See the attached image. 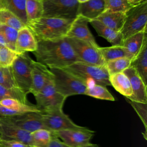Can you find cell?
<instances>
[{"instance_id": "cell-1", "label": "cell", "mask_w": 147, "mask_h": 147, "mask_svg": "<svg viewBox=\"0 0 147 147\" xmlns=\"http://www.w3.org/2000/svg\"><path fill=\"white\" fill-rule=\"evenodd\" d=\"M33 53L37 62L49 68H65L81 61L65 37L55 40L38 41L37 49Z\"/></svg>"}, {"instance_id": "cell-2", "label": "cell", "mask_w": 147, "mask_h": 147, "mask_svg": "<svg viewBox=\"0 0 147 147\" xmlns=\"http://www.w3.org/2000/svg\"><path fill=\"white\" fill-rule=\"evenodd\" d=\"M74 20L42 17L28 22L26 26L37 41L63 38L70 29Z\"/></svg>"}, {"instance_id": "cell-3", "label": "cell", "mask_w": 147, "mask_h": 147, "mask_svg": "<svg viewBox=\"0 0 147 147\" xmlns=\"http://www.w3.org/2000/svg\"><path fill=\"white\" fill-rule=\"evenodd\" d=\"M63 68L80 79L87 87L95 84L105 87L111 86L105 65H96L79 61Z\"/></svg>"}, {"instance_id": "cell-4", "label": "cell", "mask_w": 147, "mask_h": 147, "mask_svg": "<svg viewBox=\"0 0 147 147\" xmlns=\"http://www.w3.org/2000/svg\"><path fill=\"white\" fill-rule=\"evenodd\" d=\"M53 75V83L56 90L67 98L84 94L87 86L78 78L63 68L49 69Z\"/></svg>"}, {"instance_id": "cell-5", "label": "cell", "mask_w": 147, "mask_h": 147, "mask_svg": "<svg viewBox=\"0 0 147 147\" xmlns=\"http://www.w3.org/2000/svg\"><path fill=\"white\" fill-rule=\"evenodd\" d=\"M147 2L133 6L126 12V18L121 30L123 40L142 31H146Z\"/></svg>"}, {"instance_id": "cell-6", "label": "cell", "mask_w": 147, "mask_h": 147, "mask_svg": "<svg viewBox=\"0 0 147 147\" xmlns=\"http://www.w3.org/2000/svg\"><path fill=\"white\" fill-rule=\"evenodd\" d=\"M33 60L26 53L17 56L10 66L16 84L26 95L30 93L32 87V63Z\"/></svg>"}, {"instance_id": "cell-7", "label": "cell", "mask_w": 147, "mask_h": 147, "mask_svg": "<svg viewBox=\"0 0 147 147\" xmlns=\"http://www.w3.org/2000/svg\"><path fill=\"white\" fill-rule=\"evenodd\" d=\"M44 17L74 20L79 3L77 0H42Z\"/></svg>"}, {"instance_id": "cell-8", "label": "cell", "mask_w": 147, "mask_h": 147, "mask_svg": "<svg viewBox=\"0 0 147 147\" xmlns=\"http://www.w3.org/2000/svg\"><path fill=\"white\" fill-rule=\"evenodd\" d=\"M42 123L46 129L51 131L63 130L89 131L90 129L75 124L64 113L63 109L51 110L42 113Z\"/></svg>"}, {"instance_id": "cell-9", "label": "cell", "mask_w": 147, "mask_h": 147, "mask_svg": "<svg viewBox=\"0 0 147 147\" xmlns=\"http://www.w3.org/2000/svg\"><path fill=\"white\" fill-rule=\"evenodd\" d=\"M65 38L82 62L96 65H105L99 46L96 47L89 42L73 37Z\"/></svg>"}, {"instance_id": "cell-10", "label": "cell", "mask_w": 147, "mask_h": 147, "mask_svg": "<svg viewBox=\"0 0 147 147\" xmlns=\"http://www.w3.org/2000/svg\"><path fill=\"white\" fill-rule=\"evenodd\" d=\"M34 96L36 101V106L43 113L63 109L67 98L56 90L53 80L49 82Z\"/></svg>"}, {"instance_id": "cell-11", "label": "cell", "mask_w": 147, "mask_h": 147, "mask_svg": "<svg viewBox=\"0 0 147 147\" xmlns=\"http://www.w3.org/2000/svg\"><path fill=\"white\" fill-rule=\"evenodd\" d=\"M42 112H28L1 117L13 125L32 133L38 129H45L42 121Z\"/></svg>"}, {"instance_id": "cell-12", "label": "cell", "mask_w": 147, "mask_h": 147, "mask_svg": "<svg viewBox=\"0 0 147 147\" xmlns=\"http://www.w3.org/2000/svg\"><path fill=\"white\" fill-rule=\"evenodd\" d=\"M58 138L66 145L70 147H83L91 144L90 140L94 131L73 130H63L53 131Z\"/></svg>"}, {"instance_id": "cell-13", "label": "cell", "mask_w": 147, "mask_h": 147, "mask_svg": "<svg viewBox=\"0 0 147 147\" xmlns=\"http://www.w3.org/2000/svg\"><path fill=\"white\" fill-rule=\"evenodd\" d=\"M32 87L30 93L36 95L49 82L53 80V75L45 65L33 60L32 63Z\"/></svg>"}, {"instance_id": "cell-14", "label": "cell", "mask_w": 147, "mask_h": 147, "mask_svg": "<svg viewBox=\"0 0 147 147\" xmlns=\"http://www.w3.org/2000/svg\"><path fill=\"white\" fill-rule=\"evenodd\" d=\"M0 140H15L29 145L32 144L31 133L22 130L0 117Z\"/></svg>"}, {"instance_id": "cell-15", "label": "cell", "mask_w": 147, "mask_h": 147, "mask_svg": "<svg viewBox=\"0 0 147 147\" xmlns=\"http://www.w3.org/2000/svg\"><path fill=\"white\" fill-rule=\"evenodd\" d=\"M123 73L129 78L133 92L132 95L127 99L132 101L147 103L146 86L136 71L133 67H129L124 70Z\"/></svg>"}, {"instance_id": "cell-16", "label": "cell", "mask_w": 147, "mask_h": 147, "mask_svg": "<svg viewBox=\"0 0 147 147\" xmlns=\"http://www.w3.org/2000/svg\"><path fill=\"white\" fill-rule=\"evenodd\" d=\"M90 21L86 18L77 16L74 20L66 37L75 38L98 47L94 36L88 29L87 24Z\"/></svg>"}, {"instance_id": "cell-17", "label": "cell", "mask_w": 147, "mask_h": 147, "mask_svg": "<svg viewBox=\"0 0 147 147\" xmlns=\"http://www.w3.org/2000/svg\"><path fill=\"white\" fill-rule=\"evenodd\" d=\"M37 47V41L30 29L25 26L18 30L15 46V52L22 54L27 52H34Z\"/></svg>"}, {"instance_id": "cell-18", "label": "cell", "mask_w": 147, "mask_h": 147, "mask_svg": "<svg viewBox=\"0 0 147 147\" xmlns=\"http://www.w3.org/2000/svg\"><path fill=\"white\" fill-rule=\"evenodd\" d=\"M105 11V0H90L79 3L77 16L86 18L89 21L96 20Z\"/></svg>"}, {"instance_id": "cell-19", "label": "cell", "mask_w": 147, "mask_h": 147, "mask_svg": "<svg viewBox=\"0 0 147 147\" xmlns=\"http://www.w3.org/2000/svg\"><path fill=\"white\" fill-rule=\"evenodd\" d=\"M89 22L95 29L98 35L105 38L111 44L112 46L122 45L123 39L121 32H117L108 28L96 20L90 21Z\"/></svg>"}, {"instance_id": "cell-20", "label": "cell", "mask_w": 147, "mask_h": 147, "mask_svg": "<svg viewBox=\"0 0 147 147\" xmlns=\"http://www.w3.org/2000/svg\"><path fill=\"white\" fill-rule=\"evenodd\" d=\"M125 18L126 13L105 10L96 20L108 28L117 32H121Z\"/></svg>"}, {"instance_id": "cell-21", "label": "cell", "mask_w": 147, "mask_h": 147, "mask_svg": "<svg viewBox=\"0 0 147 147\" xmlns=\"http://www.w3.org/2000/svg\"><path fill=\"white\" fill-rule=\"evenodd\" d=\"M130 67L138 73L144 84L147 86V39H146L137 55L131 60Z\"/></svg>"}, {"instance_id": "cell-22", "label": "cell", "mask_w": 147, "mask_h": 147, "mask_svg": "<svg viewBox=\"0 0 147 147\" xmlns=\"http://www.w3.org/2000/svg\"><path fill=\"white\" fill-rule=\"evenodd\" d=\"M109 80L111 86L126 98L132 95L133 92L130 80L124 73L121 72L110 75Z\"/></svg>"}, {"instance_id": "cell-23", "label": "cell", "mask_w": 147, "mask_h": 147, "mask_svg": "<svg viewBox=\"0 0 147 147\" xmlns=\"http://www.w3.org/2000/svg\"><path fill=\"white\" fill-rule=\"evenodd\" d=\"M146 39V31L140 32L125 39L122 46L133 56L134 59L140 52Z\"/></svg>"}, {"instance_id": "cell-24", "label": "cell", "mask_w": 147, "mask_h": 147, "mask_svg": "<svg viewBox=\"0 0 147 147\" xmlns=\"http://www.w3.org/2000/svg\"><path fill=\"white\" fill-rule=\"evenodd\" d=\"M26 0H2V9L11 12L26 26Z\"/></svg>"}, {"instance_id": "cell-25", "label": "cell", "mask_w": 147, "mask_h": 147, "mask_svg": "<svg viewBox=\"0 0 147 147\" xmlns=\"http://www.w3.org/2000/svg\"><path fill=\"white\" fill-rule=\"evenodd\" d=\"M0 105L7 109L17 111L21 114L28 112H42V110L36 105H34L31 103L25 104L18 100L10 98L1 99L0 100Z\"/></svg>"}, {"instance_id": "cell-26", "label": "cell", "mask_w": 147, "mask_h": 147, "mask_svg": "<svg viewBox=\"0 0 147 147\" xmlns=\"http://www.w3.org/2000/svg\"><path fill=\"white\" fill-rule=\"evenodd\" d=\"M99 51L105 63L108 61L122 57H127L131 60L133 59V56L122 46L99 47Z\"/></svg>"}, {"instance_id": "cell-27", "label": "cell", "mask_w": 147, "mask_h": 147, "mask_svg": "<svg viewBox=\"0 0 147 147\" xmlns=\"http://www.w3.org/2000/svg\"><path fill=\"white\" fill-rule=\"evenodd\" d=\"M54 135L53 131L46 129H40L31 133L30 147H48Z\"/></svg>"}, {"instance_id": "cell-28", "label": "cell", "mask_w": 147, "mask_h": 147, "mask_svg": "<svg viewBox=\"0 0 147 147\" xmlns=\"http://www.w3.org/2000/svg\"><path fill=\"white\" fill-rule=\"evenodd\" d=\"M27 24L42 17V0H26L25 6Z\"/></svg>"}, {"instance_id": "cell-29", "label": "cell", "mask_w": 147, "mask_h": 147, "mask_svg": "<svg viewBox=\"0 0 147 147\" xmlns=\"http://www.w3.org/2000/svg\"><path fill=\"white\" fill-rule=\"evenodd\" d=\"M131 59L127 57L115 59L107 61L105 67L109 76L118 73L123 72L124 70L130 67Z\"/></svg>"}, {"instance_id": "cell-30", "label": "cell", "mask_w": 147, "mask_h": 147, "mask_svg": "<svg viewBox=\"0 0 147 147\" xmlns=\"http://www.w3.org/2000/svg\"><path fill=\"white\" fill-rule=\"evenodd\" d=\"M0 24L19 30L26 26L17 17L5 9H0Z\"/></svg>"}, {"instance_id": "cell-31", "label": "cell", "mask_w": 147, "mask_h": 147, "mask_svg": "<svg viewBox=\"0 0 147 147\" xmlns=\"http://www.w3.org/2000/svg\"><path fill=\"white\" fill-rule=\"evenodd\" d=\"M84 95L102 100L114 101V96L109 91L105 86L99 84H95L87 87Z\"/></svg>"}, {"instance_id": "cell-32", "label": "cell", "mask_w": 147, "mask_h": 147, "mask_svg": "<svg viewBox=\"0 0 147 147\" xmlns=\"http://www.w3.org/2000/svg\"><path fill=\"white\" fill-rule=\"evenodd\" d=\"M27 95L19 88H6L0 85V100L1 99L10 98L19 100L25 104H30L26 97Z\"/></svg>"}, {"instance_id": "cell-33", "label": "cell", "mask_w": 147, "mask_h": 147, "mask_svg": "<svg viewBox=\"0 0 147 147\" xmlns=\"http://www.w3.org/2000/svg\"><path fill=\"white\" fill-rule=\"evenodd\" d=\"M18 55L7 47L0 44V67H10Z\"/></svg>"}, {"instance_id": "cell-34", "label": "cell", "mask_w": 147, "mask_h": 147, "mask_svg": "<svg viewBox=\"0 0 147 147\" xmlns=\"http://www.w3.org/2000/svg\"><path fill=\"white\" fill-rule=\"evenodd\" d=\"M0 34H1L6 40L8 47L15 51L18 30L10 26L0 24Z\"/></svg>"}, {"instance_id": "cell-35", "label": "cell", "mask_w": 147, "mask_h": 147, "mask_svg": "<svg viewBox=\"0 0 147 147\" xmlns=\"http://www.w3.org/2000/svg\"><path fill=\"white\" fill-rule=\"evenodd\" d=\"M133 6L127 0H105V10L126 13Z\"/></svg>"}, {"instance_id": "cell-36", "label": "cell", "mask_w": 147, "mask_h": 147, "mask_svg": "<svg viewBox=\"0 0 147 147\" xmlns=\"http://www.w3.org/2000/svg\"><path fill=\"white\" fill-rule=\"evenodd\" d=\"M127 102L134 109L145 127V138H146V129H147V103L138 102L130 100L127 99Z\"/></svg>"}, {"instance_id": "cell-37", "label": "cell", "mask_w": 147, "mask_h": 147, "mask_svg": "<svg viewBox=\"0 0 147 147\" xmlns=\"http://www.w3.org/2000/svg\"><path fill=\"white\" fill-rule=\"evenodd\" d=\"M0 85L8 88L17 87L10 67H0Z\"/></svg>"}, {"instance_id": "cell-38", "label": "cell", "mask_w": 147, "mask_h": 147, "mask_svg": "<svg viewBox=\"0 0 147 147\" xmlns=\"http://www.w3.org/2000/svg\"><path fill=\"white\" fill-rule=\"evenodd\" d=\"M0 145L2 147H30L28 144L15 140H0Z\"/></svg>"}, {"instance_id": "cell-39", "label": "cell", "mask_w": 147, "mask_h": 147, "mask_svg": "<svg viewBox=\"0 0 147 147\" xmlns=\"http://www.w3.org/2000/svg\"><path fill=\"white\" fill-rule=\"evenodd\" d=\"M48 147H70L64 144L59 138L55 136V134Z\"/></svg>"}, {"instance_id": "cell-40", "label": "cell", "mask_w": 147, "mask_h": 147, "mask_svg": "<svg viewBox=\"0 0 147 147\" xmlns=\"http://www.w3.org/2000/svg\"><path fill=\"white\" fill-rule=\"evenodd\" d=\"M127 1L129 2V3H130L133 6H134L145 2H147V0H127Z\"/></svg>"}, {"instance_id": "cell-41", "label": "cell", "mask_w": 147, "mask_h": 147, "mask_svg": "<svg viewBox=\"0 0 147 147\" xmlns=\"http://www.w3.org/2000/svg\"><path fill=\"white\" fill-rule=\"evenodd\" d=\"M83 147H99L98 145L96 144H90L89 145H86L85 146H83Z\"/></svg>"}, {"instance_id": "cell-42", "label": "cell", "mask_w": 147, "mask_h": 147, "mask_svg": "<svg viewBox=\"0 0 147 147\" xmlns=\"http://www.w3.org/2000/svg\"><path fill=\"white\" fill-rule=\"evenodd\" d=\"M90 0H77V1L79 2V3H84L86 2L87 1H88Z\"/></svg>"}, {"instance_id": "cell-43", "label": "cell", "mask_w": 147, "mask_h": 147, "mask_svg": "<svg viewBox=\"0 0 147 147\" xmlns=\"http://www.w3.org/2000/svg\"><path fill=\"white\" fill-rule=\"evenodd\" d=\"M2 9V0H0V9Z\"/></svg>"}, {"instance_id": "cell-44", "label": "cell", "mask_w": 147, "mask_h": 147, "mask_svg": "<svg viewBox=\"0 0 147 147\" xmlns=\"http://www.w3.org/2000/svg\"><path fill=\"white\" fill-rule=\"evenodd\" d=\"M0 147H2V146H1V145H0Z\"/></svg>"}]
</instances>
